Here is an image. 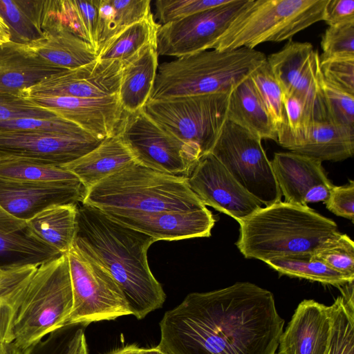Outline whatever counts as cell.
Wrapping results in <instances>:
<instances>
[{"label":"cell","instance_id":"cell-1","mask_svg":"<svg viewBox=\"0 0 354 354\" xmlns=\"http://www.w3.org/2000/svg\"><path fill=\"white\" fill-rule=\"evenodd\" d=\"M284 320L273 295L250 282L192 292L160 322L167 354H277Z\"/></svg>","mask_w":354,"mask_h":354},{"label":"cell","instance_id":"cell-2","mask_svg":"<svg viewBox=\"0 0 354 354\" xmlns=\"http://www.w3.org/2000/svg\"><path fill=\"white\" fill-rule=\"evenodd\" d=\"M156 241L90 205L77 204L74 244L103 267L122 290L131 315L142 319L162 307L166 295L150 270L147 250Z\"/></svg>","mask_w":354,"mask_h":354},{"label":"cell","instance_id":"cell-3","mask_svg":"<svg viewBox=\"0 0 354 354\" xmlns=\"http://www.w3.org/2000/svg\"><path fill=\"white\" fill-rule=\"evenodd\" d=\"M0 300L10 312V342L22 350L65 325L73 308L66 254L0 266Z\"/></svg>","mask_w":354,"mask_h":354},{"label":"cell","instance_id":"cell-4","mask_svg":"<svg viewBox=\"0 0 354 354\" xmlns=\"http://www.w3.org/2000/svg\"><path fill=\"white\" fill-rule=\"evenodd\" d=\"M236 245L247 259L313 253L339 232L336 223L308 206L282 202L261 207L239 223Z\"/></svg>","mask_w":354,"mask_h":354},{"label":"cell","instance_id":"cell-5","mask_svg":"<svg viewBox=\"0 0 354 354\" xmlns=\"http://www.w3.org/2000/svg\"><path fill=\"white\" fill-rule=\"evenodd\" d=\"M82 203L107 216L205 208L187 178L135 162L85 191Z\"/></svg>","mask_w":354,"mask_h":354},{"label":"cell","instance_id":"cell-6","mask_svg":"<svg viewBox=\"0 0 354 354\" xmlns=\"http://www.w3.org/2000/svg\"><path fill=\"white\" fill-rule=\"evenodd\" d=\"M267 59L255 49L207 50L158 65L149 100L230 93Z\"/></svg>","mask_w":354,"mask_h":354},{"label":"cell","instance_id":"cell-7","mask_svg":"<svg viewBox=\"0 0 354 354\" xmlns=\"http://www.w3.org/2000/svg\"><path fill=\"white\" fill-rule=\"evenodd\" d=\"M328 0H248L212 49H254L268 41L290 40L324 20Z\"/></svg>","mask_w":354,"mask_h":354},{"label":"cell","instance_id":"cell-8","mask_svg":"<svg viewBox=\"0 0 354 354\" xmlns=\"http://www.w3.org/2000/svg\"><path fill=\"white\" fill-rule=\"evenodd\" d=\"M230 93H211L149 100L145 114L180 140L211 152L227 119Z\"/></svg>","mask_w":354,"mask_h":354},{"label":"cell","instance_id":"cell-9","mask_svg":"<svg viewBox=\"0 0 354 354\" xmlns=\"http://www.w3.org/2000/svg\"><path fill=\"white\" fill-rule=\"evenodd\" d=\"M210 153L262 205L281 201V192L259 137L226 120Z\"/></svg>","mask_w":354,"mask_h":354},{"label":"cell","instance_id":"cell-10","mask_svg":"<svg viewBox=\"0 0 354 354\" xmlns=\"http://www.w3.org/2000/svg\"><path fill=\"white\" fill-rule=\"evenodd\" d=\"M73 291L66 324H89L131 315L125 297L111 274L74 243L66 253Z\"/></svg>","mask_w":354,"mask_h":354},{"label":"cell","instance_id":"cell-11","mask_svg":"<svg viewBox=\"0 0 354 354\" xmlns=\"http://www.w3.org/2000/svg\"><path fill=\"white\" fill-rule=\"evenodd\" d=\"M118 133L136 162L167 174L187 178L202 156L197 147L168 132L142 109L125 112Z\"/></svg>","mask_w":354,"mask_h":354},{"label":"cell","instance_id":"cell-12","mask_svg":"<svg viewBox=\"0 0 354 354\" xmlns=\"http://www.w3.org/2000/svg\"><path fill=\"white\" fill-rule=\"evenodd\" d=\"M248 1L231 0L226 4L160 25L156 38L158 55L178 58L212 49Z\"/></svg>","mask_w":354,"mask_h":354},{"label":"cell","instance_id":"cell-13","mask_svg":"<svg viewBox=\"0 0 354 354\" xmlns=\"http://www.w3.org/2000/svg\"><path fill=\"white\" fill-rule=\"evenodd\" d=\"M267 62L285 95H295L313 122L327 121L318 85L319 55L309 42L289 40Z\"/></svg>","mask_w":354,"mask_h":354},{"label":"cell","instance_id":"cell-14","mask_svg":"<svg viewBox=\"0 0 354 354\" xmlns=\"http://www.w3.org/2000/svg\"><path fill=\"white\" fill-rule=\"evenodd\" d=\"M192 191L206 206L241 222L262 207L211 153L202 156L187 178Z\"/></svg>","mask_w":354,"mask_h":354},{"label":"cell","instance_id":"cell-15","mask_svg":"<svg viewBox=\"0 0 354 354\" xmlns=\"http://www.w3.org/2000/svg\"><path fill=\"white\" fill-rule=\"evenodd\" d=\"M101 141L57 133L0 130V158L62 166L86 154Z\"/></svg>","mask_w":354,"mask_h":354},{"label":"cell","instance_id":"cell-16","mask_svg":"<svg viewBox=\"0 0 354 354\" xmlns=\"http://www.w3.org/2000/svg\"><path fill=\"white\" fill-rule=\"evenodd\" d=\"M124 64L118 60L95 61L53 74L26 91L23 96H65L99 98L118 94Z\"/></svg>","mask_w":354,"mask_h":354},{"label":"cell","instance_id":"cell-17","mask_svg":"<svg viewBox=\"0 0 354 354\" xmlns=\"http://www.w3.org/2000/svg\"><path fill=\"white\" fill-rule=\"evenodd\" d=\"M27 98L38 106L77 124L100 140L118 133L125 113L118 95L99 98L65 96Z\"/></svg>","mask_w":354,"mask_h":354},{"label":"cell","instance_id":"cell-18","mask_svg":"<svg viewBox=\"0 0 354 354\" xmlns=\"http://www.w3.org/2000/svg\"><path fill=\"white\" fill-rule=\"evenodd\" d=\"M270 162L285 202L301 206L326 202L333 185L321 160L289 151L275 153Z\"/></svg>","mask_w":354,"mask_h":354},{"label":"cell","instance_id":"cell-19","mask_svg":"<svg viewBox=\"0 0 354 354\" xmlns=\"http://www.w3.org/2000/svg\"><path fill=\"white\" fill-rule=\"evenodd\" d=\"M84 192L79 180L24 183L0 179V205L14 217L27 221L53 205L78 204Z\"/></svg>","mask_w":354,"mask_h":354},{"label":"cell","instance_id":"cell-20","mask_svg":"<svg viewBox=\"0 0 354 354\" xmlns=\"http://www.w3.org/2000/svg\"><path fill=\"white\" fill-rule=\"evenodd\" d=\"M113 220L142 232L156 241L209 237L215 223L207 208L192 211H166L108 216Z\"/></svg>","mask_w":354,"mask_h":354},{"label":"cell","instance_id":"cell-21","mask_svg":"<svg viewBox=\"0 0 354 354\" xmlns=\"http://www.w3.org/2000/svg\"><path fill=\"white\" fill-rule=\"evenodd\" d=\"M330 328V306L304 299L281 335L278 354H326Z\"/></svg>","mask_w":354,"mask_h":354},{"label":"cell","instance_id":"cell-22","mask_svg":"<svg viewBox=\"0 0 354 354\" xmlns=\"http://www.w3.org/2000/svg\"><path fill=\"white\" fill-rule=\"evenodd\" d=\"M65 71L35 54L26 44L0 45V91L23 95L48 76Z\"/></svg>","mask_w":354,"mask_h":354},{"label":"cell","instance_id":"cell-23","mask_svg":"<svg viewBox=\"0 0 354 354\" xmlns=\"http://www.w3.org/2000/svg\"><path fill=\"white\" fill-rule=\"evenodd\" d=\"M279 144L292 152L322 162L341 161L353 155L354 130L328 121L314 122L304 135Z\"/></svg>","mask_w":354,"mask_h":354},{"label":"cell","instance_id":"cell-24","mask_svg":"<svg viewBox=\"0 0 354 354\" xmlns=\"http://www.w3.org/2000/svg\"><path fill=\"white\" fill-rule=\"evenodd\" d=\"M135 162L131 152L116 133L102 140L86 154L61 167L73 174L86 191Z\"/></svg>","mask_w":354,"mask_h":354},{"label":"cell","instance_id":"cell-25","mask_svg":"<svg viewBox=\"0 0 354 354\" xmlns=\"http://www.w3.org/2000/svg\"><path fill=\"white\" fill-rule=\"evenodd\" d=\"M99 4L100 0H42L41 28L62 26L90 44L97 53Z\"/></svg>","mask_w":354,"mask_h":354},{"label":"cell","instance_id":"cell-26","mask_svg":"<svg viewBox=\"0 0 354 354\" xmlns=\"http://www.w3.org/2000/svg\"><path fill=\"white\" fill-rule=\"evenodd\" d=\"M25 234L30 239L66 254L73 246L77 229V204L48 207L26 221Z\"/></svg>","mask_w":354,"mask_h":354},{"label":"cell","instance_id":"cell-27","mask_svg":"<svg viewBox=\"0 0 354 354\" xmlns=\"http://www.w3.org/2000/svg\"><path fill=\"white\" fill-rule=\"evenodd\" d=\"M26 45L43 59L65 70L88 64L97 57L90 44L59 25L47 28L39 39Z\"/></svg>","mask_w":354,"mask_h":354},{"label":"cell","instance_id":"cell-28","mask_svg":"<svg viewBox=\"0 0 354 354\" xmlns=\"http://www.w3.org/2000/svg\"><path fill=\"white\" fill-rule=\"evenodd\" d=\"M156 48L148 46L124 64L118 97L126 113L142 110L150 99L158 67Z\"/></svg>","mask_w":354,"mask_h":354},{"label":"cell","instance_id":"cell-29","mask_svg":"<svg viewBox=\"0 0 354 354\" xmlns=\"http://www.w3.org/2000/svg\"><path fill=\"white\" fill-rule=\"evenodd\" d=\"M257 136L277 142L276 127L248 77L229 94L227 119Z\"/></svg>","mask_w":354,"mask_h":354},{"label":"cell","instance_id":"cell-30","mask_svg":"<svg viewBox=\"0 0 354 354\" xmlns=\"http://www.w3.org/2000/svg\"><path fill=\"white\" fill-rule=\"evenodd\" d=\"M160 26L151 15L126 28L104 44L100 48L97 59L118 60L125 64L145 47L153 46L156 48Z\"/></svg>","mask_w":354,"mask_h":354},{"label":"cell","instance_id":"cell-31","mask_svg":"<svg viewBox=\"0 0 354 354\" xmlns=\"http://www.w3.org/2000/svg\"><path fill=\"white\" fill-rule=\"evenodd\" d=\"M338 288L342 295L330 306L331 328L326 354H354L353 281Z\"/></svg>","mask_w":354,"mask_h":354},{"label":"cell","instance_id":"cell-32","mask_svg":"<svg viewBox=\"0 0 354 354\" xmlns=\"http://www.w3.org/2000/svg\"><path fill=\"white\" fill-rule=\"evenodd\" d=\"M265 263L281 274L337 287L354 281L353 279L333 270L322 261L315 257L312 253L274 258Z\"/></svg>","mask_w":354,"mask_h":354},{"label":"cell","instance_id":"cell-33","mask_svg":"<svg viewBox=\"0 0 354 354\" xmlns=\"http://www.w3.org/2000/svg\"><path fill=\"white\" fill-rule=\"evenodd\" d=\"M0 179L24 183H55L79 180L61 166L26 160L0 158Z\"/></svg>","mask_w":354,"mask_h":354},{"label":"cell","instance_id":"cell-34","mask_svg":"<svg viewBox=\"0 0 354 354\" xmlns=\"http://www.w3.org/2000/svg\"><path fill=\"white\" fill-rule=\"evenodd\" d=\"M86 326L66 324L51 331L23 351V354H80L85 343Z\"/></svg>","mask_w":354,"mask_h":354},{"label":"cell","instance_id":"cell-35","mask_svg":"<svg viewBox=\"0 0 354 354\" xmlns=\"http://www.w3.org/2000/svg\"><path fill=\"white\" fill-rule=\"evenodd\" d=\"M0 16L9 28L11 41L27 44L41 37L28 0H0Z\"/></svg>","mask_w":354,"mask_h":354},{"label":"cell","instance_id":"cell-36","mask_svg":"<svg viewBox=\"0 0 354 354\" xmlns=\"http://www.w3.org/2000/svg\"><path fill=\"white\" fill-rule=\"evenodd\" d=\"M250 77L278 131L286 123L283 93L267 59L251 73Z\"/></svg>","mask_w":354,"mask_h":354},{"label":"cell","instance_id":"cell-37","mask_svg":"<svg viewBox=\"0 0 354 354\" xmlns=\"http://www.w3.org/2000/svg\"><path fill=\"white\" fill-rule=\"evenodd\" d=\"M318 85L327 121L354 130V95L326 80L320 71Z\"/></svg>","mask_w":354,"mask_h":354},{"label":"cell","instance_id":"cell-38","mask_svg":"<svg viewBox=\"0 0 354 354\" xmlns=\"http://www.w3.org/2000/svg\"><path fill=\"white\" fill-rule=\"evenodd\" d=\"M312 254L333 270L354 279V242L339 232L320 245Z\"/></svg>","mask_w":354,"mask_h":354},{"label":"cell","instance_id":"cell-39","mask_svg":"<svg viewBox=\"0 0 354 354\" xmlns=\"http://www.w3.org/2000/svg\"><path fill=\"white\" fill-rule=\"evenodd\" d=\"M4 255H17L24 261H37L61 254L29 238L25 233H19L0 234V256Z\"/></svg>","mask_w":354,"mask_h":354},{"label":"cell","instance_id":"cell-40","mask_svg":"<svg viewBox=\"0 0 354 354\" xmlns=\"http://www.w3.org/2000/svg\"><path fill=\"white\" fill-rule=\"evenodd\" d=\"M0 130L33 131L93 137L77 124L59 117L52 119L22 118L7 120L0 122Z\"/></svg>","mask_w":354,"mask_h":354},{"label":"cell","instance_id":"cell-41","mask_svg":"<svg viewBox=\"0 0 354 354\" xmlns=\"http://www.w3.org/2000/svg\"><path fill=\"white\" fill-rule=\"evenodd\" d=\"M231 0H158L155 15L164 25L199 12L229 3Z\"/></svg>","mask_w":354,"mask_h":354},{"label":"cell","instance_id":"cell-42","mask_svg":"<svg viewBox=\"0 0 354 354\" xmlns=\"http://www.w3.org/2000/svg\"><path fill=\"white\" fill-rule=\"evenodd\" d=\"M320 59L354 56V21L328 26L322 37Z\"/></svg>","mask_w":354,"mask_h":354},{"label":"cell","instance_id":"cell-43","mask_svg":"<svg viewBox=\"0 0 354 354\" xmlns=\"http://www.w3.org/2000/svg\"><path fill=\"white\" fill-rule=\"evenodd\" d=\"M57 117L23 95L0 91V122L22 118L52 119Z\"/></svg>","mask_w":354,"mask_h":354},{"label":"cell","instance_id":"cell-44","mask_svg":"<svg viewBox=\"0 0 354 354\" xmlns=\"http://www.w3.org/2000/svg\"><path fill=\"white\" fill-rule=\"evenodd\" d=\"M110 3L112 6L113 37L126 28L152 15L150 0H110Z\"/></svg>","mask_w":354,"mask_h":354},{"label":"cell","instance_id":"cell-45","mask_svg":"<svg viewBox=\"0 0 354 354\" xmlns=\"http://www.w3.org/2000/svg\"><path fill=\"white\" fill-rule=\"evenodd\" d=\"M319 68L326 80L354 95V56L319 59Z\"/></svg>","mask_w":354,"mask_h":354},{"label":"cell","instance_id":"cell-46","mask_svg":"<svg viewBox=\"0 0 354 354\" xmlns=\"http://www.w3.org/2000/svg\"><path fill=\"white\" fill-rule=\"evenodd\" d=\"M326 208L338 216L353 222L354 218V182L352 180L344 185H333L325 203Z\"/></svg>","mask_w":354,"mask_h":354},{"label":"cell","instance_id":"cell-47","mask_svg":"<svg viewBox=\"0 0 354 354\" xmlns=\"http://www.w3.org/2000/svg\"><path fill=\"white\" fill-rule=\"evenodd\" d=\"M323 21L328 26L354 21V1L328 0Z\"/></svg>","mask_w":354,"mask_h":354},{"label":"cell","instance_id":"cell-48","mask_svg":"<svg viewBox=\"0 0 354 354\" xmlns=\"http://www.w3.org/2000/svg\"><path fill=\"white\" fill-rule=\"evenodd\" d=\"M11 316L9 308L0 300V346L10 342Z\"/></svg>","mask_w":354,"mask_h":354},{"label":"cell","instance_id":"cell-49","mask_svg":"<svg viewBox=\"0 0 354 354\" xmlns=\"http://www.w3.org/2000/svg\"><path fill=\"white\" fill-rule=\"evenodd\" d=\"M23 351L14 342H8L0 346V354H23Z\"/></svg>","mask_w":354,"mask_h":354},{"label":"cell","instance_id":"cell-50","mask_svg":"<svg viewBox=\"0 0 354 354\" xmlns=\"http://www.w3.org/2000/svg\"><path fill=\"white\" fill-rule=\"evenodd\" d=\"M10 41V34L8 25L0 16V45Z\"/></svg>","mask_w":354,"mask_h":354},{"label":"cell","instance_id":"cell-51","mask_svg":"<svg viewBox=\"0 0 354 354\" xmlns=\"http://www.w3.org/2000/svg\"><path fill=\"white\" fill-rule=\"evenodd\" d=\"M138 348L136 344L127 345L106 354H137Z\"/></svg>","mask_w":354,"mask_h":354},{"label":"cell","instance_id":"cell-52","mask_svg":"<svg viewBox=\"0 0 354 354\" xmlns=\"http://www.w3.org/2000/svg\"><path fill=\"white\" fill-rule=\"evenodd\" d=\"M137 354H167L161 350L158 346L150 348H140Z\"/></svg>","mask_w":354,"mask_h":354},{"label":"cell","instance_id":"cell-53","mask_svg":"<svg viewBox=\"0 0 354 354\" xmlns=\"http://www.w3.org/2000/svg\"><path fill=\"white\" fill-rule=\"evenodd\" d=\"M80 354H88L86 343H85L84 344V346H82V350H81Z\"/></svg>","mask_w":354,"mask_h":354}]
</instances>
